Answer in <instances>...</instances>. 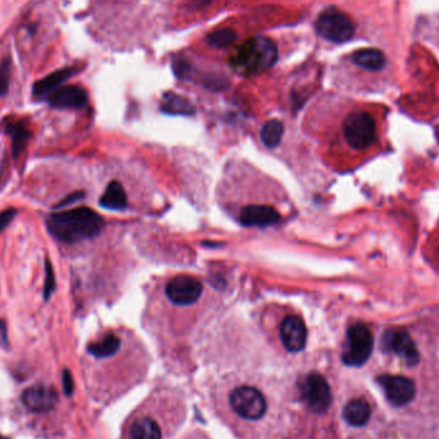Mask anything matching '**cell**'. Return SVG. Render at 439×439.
<instances>
[{
	"label": "cell",
	"instance_id": "7402d4cb",
	"mask_svg": "<svg viewBox=\"0 0 439 439\" xmlns=\"http://www.w3.org/2000/svg\"><path fill=\"white\" fill-rule=\"evenodd\" d=\"M162 111L170 115H185L189 116L194 113V107L191 102L185 99L182 95H177L174 93H168L165 95L162 102Z\"/></svg>",
	"mask_w": 439,
	"mask_h": 439
},
{
	"label": "cell",
	"instance_id": "8fae6325",
	"mask_svg": "<svg viewBox=\"0 0 439 439\" xmlns=\"http://www.w3.org/2000/svg\"><path fill=\"white\" fill-rule=\"evenodd\" d=\"M22 402L33 413H47L57 405L58 393L54 387L35 384L22 393Z\"/></svg>",
	"mask_w": 439,
	"mask_h": 439
},
{
	"label": "cell",
	"instance_id": "9c48e42d",
	"mask_svg": "<svg viewBox=\"0 0 439 439\" xmlns=\"http://www.w3.org/2000/svg\"><path fill=\"white\" fill-rule=\"evenodd\" d=\"M381 349L388 353H394L408 366H415L420 355L414 340L404 329H390L381 338Z\"/></svg>",
	"mask_w": 439,
	"mask_h": 439
},
{
	"label": "cell",
	"instance_id": "603a6c76",
	"mask_svg": "<svg viewBox=\"0 0 439 439\" xmlns=\"http://www.w3.org/2000/svg\"><path fill=\"white\" fill-rule=\"evenodd\" d=\"M282 134H284V126L279 120H270L267 121L262 130H261V141L269 148H275L280 144Z\"/></svg>",
	"mask_w": 439,
	"mask_h": 439
},
{
	"label": "cell",
	"instance_id": "6da1fadb",
	"mask_svg": "<svg viewBox=\"0 0 439 439\" xmlns=\"http://www.w3.org/2000/svg\"><path fill=\"white\" fill-rule=\"evenodd\" d=\"M45 224L53 238L67 244H74L99 235L104 220L90 208L79 207L50 214Z\"/></svg>",
	"mask_w": 439,
	"mask_h": 439
},
{
	"label": "cell",
	"instance_id": "5bb4252c",
	"mask_svg": "<svg viewBox=\"0 0 439 439\" xmlns=\"http://www.w3.org/2000/svg\"><path fill=\"white\" fill-rule=\"evenodd\" d=\"M280 214L270 206L250 205L241 209L239 221L246 228H267L280 221Z\"/></svg>",
	"mask_w": 439,
	"mask_h": 439
},
{
	"label": "cell",
	"instance_id": "e0dca14e",
	"mask_svg": "<svg viewBox=\"0 0 439 439\" xmlns=\"http://www.w3.org/2000/svg\"><path fill=\"white\" fill-rule=\"evenodd\" d=\"M130 439H162L161 425L150 415H141L134 419L129 428Z\"/></svg>",
	"mask_w": 439,
	"mask_h": 439
},
{
	"label": "cell",
	"instance_id": "277c9868",
	"mask_svg": "<svg viewBox=\"0 0 439 439\" xmlns=\"http://www.w3.org/2000/svg\"><path fill=\"white\" fill-rule=\"evenodd\" d=\"M316 31L329 42H347L355 35V25L349 17L338 9L328 8L316 19Z\"/></svg>",
	"mask_w": 439,
	"mask_h": 439
},
{
	"label": "cell",
	"instance_id": "f546056e",
	"mask_svg": "<svg viewBox=\"0 0 439 439\" xmlns=\"http://www.w3.org/2000/svg\"><path fill=\"white\" fill-rule=\"evenodd\" d=\"M0 347L3 349L8 347V330H7V324L4 320H0Z\"/></svg>",
	"mask_w": 439,
	"mask_h": 439
},
{
	"label": "cell",
	"instance_id": "44dd1931",
	"mask_svg": "<svg viewBox=\"0 0 439 439\" xmlns=\"http://www.w3.org/2000/svg\"><path fill=\"white\" fill-rule=\"evenodd\" d=\"M121 347V340L115 334H108L103 340L91 343L88 352L97 358H108L115 356Z\"/></svg>",
	"mask_w": 439,
	"mask_h": 439
},
{
	"label": "cell",
	"instance_id": "7c38bea8",
	"mask_svg": "<svg viewBox=\"0 0 439 439\" xmlns=\"http://www.w3.org/2000/svg\"><path fill=\"white\" fill-rule=\"evenodd\" d=\"M280 340L284 349L289 352H301L307 342L305 321L297 315L287 316L280 324Z\"/></svg>",
	"mask_w": 439,
	"mask_h": 439
},
{
	"label": "cell",
	"instance_id": "30bf717a",
	"mask_svg": "<svg viewBox=\"0 0 439 439\" xmlns=\"http://www.w3.org/2000/svg\"><path fill=\"white\" fill-rule=\"evenodd\" d=\"M202 282L195 278L182 275L176 276L167 284L166 294L168 299L177 306H189L197 302L202 294Z\"/></svg>",
	"mask_w": 439,
	"mask_h": 439
},
{
	"label": "cell",
	"instance_id": "ac0fdd59",
	"mask_svg": "<svg viewBox=\"0 0 439 439\" xmlns=\"http://www.w3.org/2000/svg\"><path fill=\"white\" fill-rule=\"evenodd\" d=\"M343 417L352 426H362L372 417V406L364 398L351 399L343 408Z\"/></svg>",
	"mask_w": 439,
	"mask_h": 439
},
{
	"label": "cell",
	"instance_id": "3957f363",
	"mask_svg": "<svg viewBox=\"0 0 439 439\" xmlns=\"http://www.w3.org/2000/svg\"><path fill=\"white\" fill-rule=\"evenodd\" d=\"M343 135L351 148H369L376 138V124L372 115L364 111L349 113L343 122Z\"/></svg>",
	"mask_w": 439,
	"mask_h": 439
},
{
	"label": "cell",
	"instance_id": "4dcf8cb0",
	"mask_svg": "<svg viewBox=\"0 0 439 439\" xmlns=\"http://www.w3.org/2000/svg\"><path fill=\"white\" fill-rule=\"evenodd\" d=\"M0 439H9L7 437H3V436H0Z\"/></svg>",
	"mask_w": 439,
	"mask_h": 439
},
{
	"label": "cell",
	"instance_id": "2e32d148",
	"mask_svg": "<svg viewBox=\"0 0 439 439\" xmlns=\"http://www.w3.org/2000/svg\"><path fill=\"white\" fill-rule=\"evenodd\" d=\"M4 133L12 141V156L15 159L21 157L31 139V130L24 121H10L4 125Z\"/></svg>",
	"mask_w": 439,
	"mask_h": 439
},
{
	"label": "cell",
	"instance_id": "4316f807",
	"mask_svg": "<svg viewBox=\"0 0 439 439\" xmlns=\"http://www.w3.org/2000/svg\"><path fill=\"white\" fill-rule=\"evenodd\" d=\"M85 197L83 191H74L70 195H67L66 198L62 199L58 205L54 206V209H63V208L70 207L71 205H74L76 202L81 200Z\"/></svg>",
	"mask_w": 439,
	"mask_h": 439
},
{
	"label": "cell",
	"instance_id": "83f0119b",
	"mask_svg": "<svg viewBox=\"0 0 439 439\" xmlns=\"http://www.w3.org/2000/svg\"><path fill=\"white\" fill-rule=\"evenodd\" d=\"M17 214H18V211H17L16 208H7L6 211L0 212V232H4L6 228L8 225L12 224V221L15 220Z\"/></svg>",
	"mask_w": 439,
	"mask_h": 439
},
{
	"label": "cell",
	"instance_id": "f1b7e54d",
	"mask_svg": "<svg viewBox=\"0 0 439 439\" xmlns=\"http://www.w3.org/2000/svg\"><path fill=\"white\" fill-rule=\"evenodd\" d=\"M62 381H63V390L66 393V396H71L74 393V379H72V374L68 370H65L62 374Z\"/></svg>",
	"mask_w": 439,
	"mask_h": 439
},
{
	"label": "cell",
	"instance_id": "ba28073f",
	"mask_svg": "<svg viewBox=\"0 0 439 439\" xmlns=\"http://www.w3.org/2000/svg\"><path fill=\"white\" fill-rule=\"evenodd\" d=\"M385 398L393 406L406 407L414 401L416 385L410 378L404 375L384 374L378 378Z\"/></svg>",
	"mask_w": 439,
	"mask_h": 439
},
{
	"label": "cell",
	"instance_id": "4fadbf2b",
	"mask_svg": "<svg viewBox=\"0 0 439 439\" xmlns=\"http://www.w3.org/2000/svg\"><path fill=\"white\" fill-rule=\"evenodd\" d=\"M45 100L57 109H80L88 104V93L81 86L66 85L50 93Z\"/></svg>",
	"mask_w": 439,
	"mask_h": 439
},
{
	"label": "cell",
	"instance_id": "52a82bcc",
	"mask_svg": "<svg viewBox=\"0 0 439 439\" xmlns=\"http://www.w3.org/2000/svg\"><path fill=\"white\" fill-rule=\"evenodd\" d=\"M373 349V333L364 324H355L347 332V349L343 353V362L356 367L362 366L369 360Z\"/></svg>",
	"mask_w": 439,
	"mask_h": 439
},
{
	"label": "cell",
	"instance_id": "5b68a950",
	"mask_svg": "<svg viewBox=\"0 0 439 439\" xmlns=\"http://www.w3.org/2000/svg\"><path fill=\"white\" fill-rule=\"evenodd\" d=\"M230 406L232 411L244 420H260L267 411L265 396L255 387L241 385L232 390Z\"/></svg>",
	"mask_w": 439,
	"mask_h": 439
},
{
	"label": "cell",
	"instance_id": "9a60e30c",
	"mask_svg": "<svg viewBox=\"0 0 439 439\" xmlns=\"http://www.w3.org/2000/svg\"><path fill=\"white\" fill-rule=\"evenodd\" d=\"M77 71H79V68H76V67H66V68L58 70L50 75L45 76L44 79L39 80L33 85V95L45 99L50 93L57 90L58 88L62 86V83L67 81L70 77L75 75Z\"/></svg>",
	"mask_w": 439,
	"mask_h": 439
},
{
	"label": "cell",
	"instance_id": "d4e9b609",
	"mask_svg": "<svg viewBox=\"0 0 439 439\" xmlns=\"http://www.w3.org/2000/svg\"><path fill=\"white\" fill-rule=\"evenodd\" d=\"M56 287H57V282H56L54 269H53L49 258H47L45 260V282H44V288H42L44 301H49L53 297V294L56 292Z\"/></svg>",
	"mask_w": 439,
	"mask_h": 439
},
{
	"label": "cell",
	"instance_id": "7a4b0ae2",
	"mask_svg": "<svg viewBox=\"0 0 439 439\" xmlns=\"http://www.w3.org/2000/svg\"><path fill=\"white\" fill-rule=\"evenodd\" d=\"M278 59V48L267 38H252L243 42L230 61L232 68L241 75H257L271 68Z\"/></svg>",
	"mask_w": 439,
	"mask_h": 439
},
{
	"label": "cell",
	"instance_id": "d6986e66",
	"mask_svg": "<svg viewBox=\"0 0 439 439\" xmlns=\"http://www.w3.org/2000/svg\"><path fill=\"white\" fill-rule=\"evenodd\" d=\"M99 205L112 211H121L127 207V195L122 184L118 182H109L107 189L100 197Z\"/></svg>",
	"mask_w": 439,
	"mask_h": 439
},
{
	"label": "cell",
	"instance_id": "8992f818",
	"mask_svg": "<svg viewBox=\"0 0 439 439\" xmlns=\"http://www.w3.org/2000/svg\"><path fill=\"white\" fill-rule=\"evenodd\" d=\"M302 401L315 414H324L332 406V390L321 374L310 373L299 385Z\"/></svg>",
	"mask_w": 439,
	"mask_h": 439
},
{
	"label": "cell",
	"instance_id": "ffe728a7",
	"mask_svg": "<svg viewBox=\"0 0 439 439\" xmlns=\"http://www.w3.org/2000/svg\"><path fill=\"white\" fill-rule=\"evenodd\" d=\"M352 62L367 71H379L387 63L384 53L379 49H360L352 54Z\"/></svg>",
	"mask_w": 439,
	"mask_h": 439
},
{
	"label": "cell",
	"instance_id": "484cf974",
	"mask_svg": "<svg viewBox=\"0 0 439 439\" xmlns=\"http://www.w3.org/2000/svg\"><path fill=\"white\" fill-rule=\"evenodd\" d=\"M10 80V59L6 58L0 63V97H4L9 89Z\"/></svg>",
	"mask_w": 439,
	"mask_h": 439
},
{
	"label": "cell",
	"instance_id": "cb8c5ba5",
	"mask_svg": "<svg viewBox=\"0 0 439 439\" xmlns=\"http://www.w3.org/2000/svg\"><path fill=\"white\" fill-rule=\"evenodd\" d=\"M238 35L232 29H221L216 30L207 36V42L214 48H226L237 42Z\"/></svg>",
	"mask_w": 439,
	"mask_h": 439
}]
</instances>
